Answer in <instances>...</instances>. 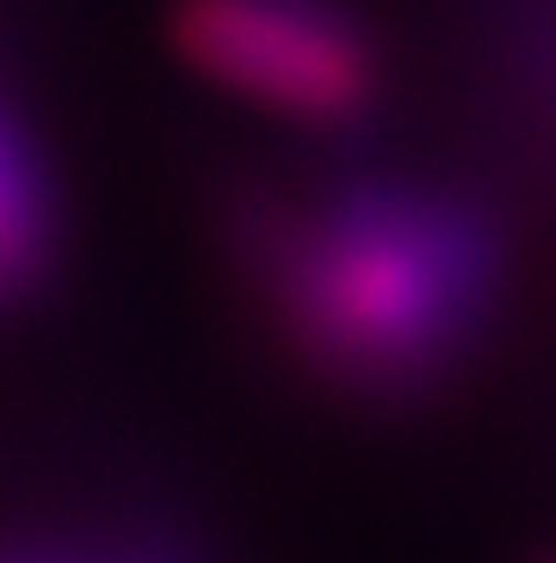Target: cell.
Masks as SVG:
<instances>
[{"mask_svg":"<svg viewBox=\"0 0 556 563\" xmlns=\"http://www.w3.org/2000/svg\"><path fill=\"white\" fill-rule=\"evenodd\" d=\"M175 53L285 123H356L382 98V40L349 0H175Z\"/></svg>","mask_w":556,"mask_h":563,"instance_id":"2","label":"cell"},{"mask_svg":"<svg viewBox=\"0 0 556 563\" xmlns=\"http://www.w3.org/2000/svg\"><path fill=\"white\" fill-rule=\"evenodd\" d=\"M221 240L259 338L311 395L363 415L453 395L504 324L511 240L466 181L363 169L311 195L259 188Z\"/></svg>","mask_w":556,"mask_h":563,"instance_id":"1","label":"cell"},{"mask_svg":"<svg viewBox=\"0 0 556 563\" xmlns=\"http://www.w3.org/2000/svg\"><path fill=\"white\" fill-rule=\"evenodd\" d=\"M58 246V195L33 130L0 104V305L40 291Z\"/></svg>","mask_w":556,"mask_h":563,"instance_id":"3","label":"cell"},{"mask_svg":"<svg viewBox=\"0 0 556 563\" xmlns=\"http://www.w3.org/2000/svg\"><path fill=\"white\" fill-rule=\"evenodd\" d=\"M0 563H201L149 531H26L0 538Z\"/></svg>","mask_w":556,"mask_h":563,"instance_id":"4","label":"cell"},{"mask_svg":"<svg viewBox=\"0 0 556 563\" xmlns=\"http://www.w3.org/2000/svg\"><path fill=\"white\" fill-rule=\"evenodd\" d=\"M537 563H556V558H537Z\"/></svg>","mask_w":556,"mask_h":563,"instance_id":"5","label":"cell"}]
</instances>
